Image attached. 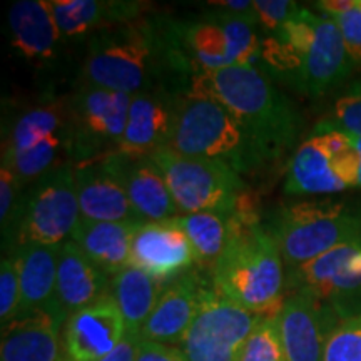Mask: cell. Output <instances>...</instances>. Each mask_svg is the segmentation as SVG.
<instances>
[{
    "label": "cell",
    "instance_id": "6da1fadb",
    "mask_svg": "<svg viewBox=\"0 0 361 361\" xmlns=\"http://www.w3.org/2000/svg\"><path fill=\"white\" fill-rule=\"evenodd\" d=\"M82 84L135 96L156 87L186 90L191 72L171 40L166 17L144 16L90 35Z\"/></svg>",
    "mask_w": 361,
    "mask_h": 361
},
{
    "label": "cell",
    "instance_id": "7a4b0ae2",
    "mask_svg": "<svg viewBox=\"0 0 361 361\" xmlns=\"http://www.w3.org/2000/svg\"><path fill=\"white\" fill-rule=\"evenodd\" d=\"M258 209L252 194L246 191L238 197L229 216L228 243L211 271V281L219 295L241 308L274 316L286 300V266Z\"/></svg>",
    "mask_w": 361,
    "mask_h": 361
},
{
    "label": "cell",
    "instance_id": "3957f363",
    "mask_svg": "<svg viewBox=\"0 0 361 361\" xmlns=\"http://www.w3.org/2000/svg\"><path fill=\"white\" fill-rule=\"evenodd\" d=\"M184 92L223 104L250 134L266 164L291 151L301 134L303 119L295 104L256 66L194 74Z\"/></svg>",
    "mask_w": 361,
    "mask_h": 361
},
{
    "label": "cell",
    "instance_id": "277c9868",
    "mask_svg": "<svg viewBox=\"0 0 361 361\" xmlns=\"http://www.w3.org/2000/svg\"><path fill=\"white\" fill-rule=\"evenodd\" d=\"M259 62L269 78L314 99L341 85L355 71L336 22L306 7L274 35H263Z\"/></svg>",
    "mask_w": 361,
    "mask_h": 361
},
{
    "label": "cell",
    "instance_id": "5b68a950",
    "mask_svg": "<svg viewBox=\"0 0 361 361\" xmlns=\"http://www.w3.org/2000/svg\"><path fill=\"white\" fill-rule=\"evenodd\" d=\"M286 269L361 238L360 201H300L283 204L264 224Z\"/></svg>",
    "mask_w": 361,
    "mask_h": 361
},
{
    "label": "cell",
    "instance_id": "8992f818",
    "mask_svg": "<svg viewBox=\"0 0 361 361\" xmlns=\"http://www.w3.org/2000/svg\"><path fill=\"white\" fill-rule=\"evenodd\" d=\"M166 147L184 156L224 162L238 174H251L266 166L250 134L223 104L186 92L179 96Z\"/></svg>",
    "mask_w": 361,
    "mask_h": 361
},
{
    "label": "cell",
    "instance_id": "52a82bcc",
    "mask_svg": "<svg viewBox=\"0 0 361 361\" xmlns=\"http://www.w3.org/2000/svg\"><path fill=\"white\" fill-rule=\"evenodd\" d=\"M166 25L191 78L233 66H256L259 61L263 35L258 20L209 7L194 19L166 17Z\"/></svg>",
    "mask_w": 361,
    "mask_h": 361
},
{
    "label": "cell",
    "instance_id": "ba28073f",
    "mask_svg": "<svg viewBox=\"0 0 361 361\" xmlns=\"http://www.w3.org/2000/svg\"><path fill=\"white\" fill-rule=\"evenodd\" d=\"M80 221L74 164H62L30 184L22 196L19 216L8 250L69 241Z\"/></svg>",
    "mask_w": 361,
    "mask_h": 361
},
{
    "label": "cell",
    "instance_id": "9c48e42d",
    "mask_svg": "<svg viewBox=\"0 0 361 361\" xmlns=\"http://www.w3.org/2000/svg\"><path fill=\"white\" fill-rule=\"evenodd\" d=\"M168 184L179 214L218 213L231 216L245 180L228 164L184 156L169 147L149 154Z\"/></svg>",
    "mask_w": 361,
    "mask_h": 361
},
{
    "label": "cell",
    "instance_id": "30bf717a",
    "mask_svg": "<svg viewBox=\"0 0 361 361\" xmlns=\"http://www.w3.org/2000/svg\"><path fill=\"white\" fill-rule=\"evenodd\" d=\"M361 157L348 134L313 130L288 162L284 192L290 196L336 194L358 188Z\"/></svg>",
    "mask_w": 361,
    "mask_h": 361
},
{
    "label": "cell",
    "instance_id": "8fae6325",
    "mask_svg": "<svg viewBox=\"0 0 361 361\" xmlns=\"http://www.w3.org/2000/svg\"><path fill=\"white\" fill-rule=\"evenodd\" d=\"M133 96L82 84L69 97L72 164H89L119 151Z\"/></svg>",
    "mask_w": 361,
    "mask_h": 361
},
{
    "label": "cell",
    "instance_id": "7c38bea8",
    "mask_svg": "<svg viewBox=\"0 0 361 361\" xmlns=\"http://www.w3.org/2000/svg\"><path fill=\"white\" fill-rule=\"evenodd\" d=\"M261 319L209 286L179 350L188 361H239Z\"/></svg>",
    "mask_w": 361,
    "mask_h": 361
},
{
    "label": "cell",
    "instance_id": "4fadbf2b",
    "mask_svg": "<svg viewBox=\"0 0 361 361\" xmlns=\"http://www.w3.org/2000/svg\"><path fill=\"white\" fill-rule=\"evenodd\" d=\"M286 291L313 296L340 322L361 314V238L288 269Z\"/></svg>",
    "mask_w": 361,
    "mask_h": 361
},
{
    "label": "cell",
    "instance_id": "5bb4252c",
    "mask_svg": "<svg viewBox=\"0 0 361 361\" xmlns=\"http://www.w3.org/2000/svg\"><path fill=\"white\" fill-rule=\"evenodd\" d=\"M340 318L306 293H291L278 311L286 361H323L328 338Z\"/></svg>",
    "mask_w": 361,
    "mask_h": 361
},
{
    "label": "cell",
    "instance_id": "9a60e30c",
    "mask_svg": "<svg viewBox=\"0 0 361 361\" xmlns=\"http://www.w3.org/2000/svg\"><path fill=\"white\" fill-rule=\"evenodd\" d=\"M126 324L119 308L106 296L66 319L61 361H102L123 341Z\"/></svg>",
    "mask_w": 361,
    "mask_h": 361
},
{
    "label": "cell",
    "instance_id": "2e32d148",
    "mask_svg": "<svg viewBox=\"0 0 361 361\" xmlns=\"http://www.w3.org/2000/svg\"><path fill=\"white\" fill-rule=\"evenodd\" d=\"M204 269H191L171 281L157 301L141 331V340L178 346L183 343L189 326L196 318L202 296L213 286Z\"/></svg>",
    "mask_w": 361,
    "mask_h": 361
},
{
    "label": "cell",
    "instance_id": "e0dca14e",
    "mask_svg": "<svg viewBox=\"0 0 361 361\" xmlns=\"http://www.w3.org/2000/svg\"><path fill=\"white\" fill-rule=\"evenodd\" d=\"M101 161L146 223H161L179 216L168 184L151 157L114 152Z\"/></svg>",
    "mask_w": 361,
    "mask_h": 361
},
{
    "label": "cell",
    "instance_id": "ac0fdd59",
    "mask_svg": "<svg viewBox=\"0 0 361 361\" xmlns=\"http://www.w3.org/2000/svg\"><path fill=\"white\" fill-rule=\"evenodd\" d=\"M180 94L183 90L173 87H156L133 96L124 137L117 152L149 156L168 146Z\"/></svg>",
    "mask_w": 361,
    "mask_h": 361
},
{
    "label": "cell",
    "instance_id": "d6986e66",
    "mask_svg": "<svg viewBox=\"0 0 361 361\" xmlns=\"http://www.w3.org/2000/svg\"><path fill=\"white\" fill-rule=\"evenodd\" d=\"M130 266L164 283L197 266L194 247L186 234L173 221L144 223L135 231L130 247Z\"/></svg>",
    "mask_w": 361,
    "mask_h": 361
},
{
    "label": "cell",
    "instance_id": "ffe728a7",
    "mask_svg": "<svg viewBox=\"0 0 361 361\" xmlns=\"http://www.w3.org/2000/svg\"><path fill=\"white\" fill-rule=\"evenodd\" d=\"M112 276L90 261L72 239L61 247L57 264V306L66 316L99 303L111 295Z\"/></svg>",
    "mask_w": 361,
    "mask_h": 361
},
{
    "label": "cell",
    "instance_id": "44dd1931",
    "mask_svg": "<svg viewBox=\"0 0 361 361\" xmlns=\"http://www.w3.org/2000/svg\"><path fill=\"white\" fill-rule=\"evenodd\" d=\"M64 324L61 310L17 318L2 328L0 361H61Z\"/></svg>",
    "mask_w": 361,
    "mask_h": 361
},
{
    "label": "cell",
    "instance_id": "7402d4cb",
    "mask_svg": "<svg viewBox=\"0 0 361 361\" xmlns=\"http://www.w3.org/2000/svg\"><path fill=\"white\" fill-rule=\"evenodd\" d=\"M74 176L82 219L107 223H146L102 161L74 166Z\"/></svg>",
    "mask_w": 361,
    "mask_h": 361
},
{
    "label": "cell",
    "instance_id": "603a6c76",
    "mask_svg": "<svg viewBox=\"0 0 361 361\" xmlns=\"http://www.w3.org/2000/svg\"><path fill=\"white\" fill-rule=\"evenodd\" d=\"M152 6L142 0H52L62 39L94 35L146 16Z\"/></svg>",
    "mask_w": 361,
    "mask_h": 361
},
{
    "label": "cell",
    "instance_id": "cb8c5ba5",
    "mask_svg": "<svg viewBox=\"0 0 361 361\" xmlns=\"http://www.w3.org/2000/svg\"><path fill=\"white\" fill-rule=\"evenodd\" d=\"M11 44L30 62H47L54 57L62 35L54 17L52 2L17 0L8 11Z\"/></svg>",
    "mask_w": 361,
    "mask_h": 361
},
{
    "label": "cell",
    "instance_id": "d4e9b609",
    "mask_svg": "<svg viewBox=\"0 0 361 361\" xmlns=\"http://www.w3.org/2000/svg\"><path fill=\"white\" fill-rule=\"evenodd\" d=\"M61 247L62 245H30L12 251L17 258V264H19L22 291L17 318L37 313V311L59 310L57 264Z\"/></svg>",
    "mask_w": 361,
    "mask_h": 361
},
{
    "label": "cell",
    "instance_id": "484cf974",
    "mask_svg": "<svg viewBox=\"0 0 361 361\" xmlns=\"http://www.w3.org/2000/svg\"><path fill=\"white\" fill-rule=\"evenodd\" d=\"M142 224L107 223L80 218L71 239L109 276L130 266V247Z\"/></svg>",
    "mask_w": 361,
    "mask_h": 361
},
{
    "label": "cell",
    "instance_id": "4316f807",
    "mask_svg": "<svg viewBox=\"0 0 361 361\" xmlns=\"http://www.w3.org/2000/svg\"><path fill=\"white\" fill-rule=\"evenodd\" d=\"M71 129L69 97L47 99L17 117L2 146V161L13 159Z\"/></svg>",
    "mask_w": 361,
    "mask_h": 361
},
{
    "label": "cell",
    "instance_id": "83f0119b",
    "mask_svg": "<svg viewBox=\"0 0 361 361\" xmlns=\"http://www.w3.org/2000/svg\"><path fill=\"white\" fill-rule=\"evenodd\" d=\"M168 284L135 266H128L112 276L111 296L123 314L126 331L141 335Z\"/></svg>",
    "mask_w": 361,
    "mask_h": 361
},
{
    "label": "cell",
    "instance_id": "f1b7e54d",
    "mask_svg": "<svg viewBox=\"0 0 361 361\" xmlns=\"http://www.w3.org/2000/svg\"><path fill=\"white\" fill-rule=\"evenodd\" d=\"M186 234L197 258V268L213 271L229 236V216L218 213L179 214L171 219Z\"/></svg>",
    "mask_w": 361,
    "mask_h": 361
},
{
    "label": "cell",
    "instance_id": "f546056e",
    "mask_svg": "<svg viewBox=\"0 0 361 361\" xmlns=\"http://www.w3.org/2000/svg\"><path fill=\"white\" fill-rule=\"evenodd\" d=\"M314 7L336 22L355 69H361V0H323Z\"/></svg>",
    "mask_w": 361,
    "mask_h": 361
},
{
    "label": "cell",
    "instance_id": "4dcf8cb0",
    "mask_svg": "<svg viewBox=\"0 0 361 361\" xmlns=\"http://www.w3.org/2000/svg\"><path fill=\"white\" fill-rule=\"evenodd\" d=\"M314 130H340L361 137V79L335 99L331 111L316 124Z\"/></svg>",
    "mask_w": 361,
    "mask_h": 361
},
{
    "label": "cell",
    "instance_id": "1f68e13d",
    "mask_svg": "<svg viewBox=\"0 0 361 361\" xmlns=\"http://www.w3.org/2000/svg\"><path fill=\"white\" fill-rule=\"evenodd\" d=\"M239 361H286L279 336L278 314L263 316L246 341Z\"/></svg>",
    "mask_w": 361,
    "mask_h": 361
},
{
    "label": "cell",
    "instance_id": "d6a6232c",
    "mask_svg": "<svg viewBox=\"0 0 361 361\" xmlns=\"http://www.w3.org/2000/svg\"><path fill=\"white\" fill-rule=\"evenodd\" d=\"M323 361H361V314L336 324L328 338Z\"/></svg>",
    "mask_w": 361,
    "mask_h": 361
},
{
    "label": "cell",
    "instance_id": "836d02e7",
    "mask_svg": "<svg viewBox=\"0 0 361 361\" xmlns=\"http://www.w3.org/2000/svg\"><path fill=\"white\" fill-rule=\"evenodd\" d=\"M20 274L13 252L4 256L0 263V323L2 328L16 322L20 308Z\"/></svg>",
    "mask_w": 361,
    "mask_h": 361
},
{
    "label": "cell",
    "instance_id": "e575fe53",
    "mask_svg": "<svg viewBox=\"0 0 361 361\" xmlns=\"http://www.w3.org/2000/svg\"><path fill=\"white\" fill-rule=\"evenodd\" d=\"M22 184L17 176L7 166L0 169V226H2L4 247L11 245V239L16 229L17 216L22 204Z\"/></svg>",
    "mask_w": 361,
    "mask_h": 361
},
{
    "label": "cell",
    "instance_id": "d590c367",
    "mask_svg": "<svg viewBox=\"0 0 361 361\" xmlns=\"http://www.w3.org/2000/svg\"><path fill=\"white\" fill-rule=\"evenodd\" d=\"M252 6H255L263 35L276 34L301 8L296 2H290V0H255Z\"/></svg>",
    "mask_w": 361,
    "mask_h": 361
},
{
    "label": "cell",
    "instance_id": "8d00e7d4",
    "mask_svg": "<svg viewBox=\"0 0 361 361\" xmlns=\"http://www.w3.org/2000/svg\"><path fill=\"white\" fill-rule=\"evenodd\" d=\"M135 361H188L178 346L161 345V343L141 340Z\"/></svg>",
    "mask_w": 361,
    "mask_h": 361
},
{
    "label": "cell",
    "instance_id": "74e56055",
    "mask_svg": "<svg viewBox=\"0 0 361 361\" xmlns=\"http://www.w3.org/2000/svg\"><path fill=\"white\" fill-rule=\"evenodd\" d=\"M207 7L219 8V11L231 13L236 17H245V19L258 20V16L255 12V6L251 0H209Z\"/></svg>",
    "mask_w": 361,
    "mask_h": 361
},
{
    "label": "cell",
    "instance_id": "f35d334b",
    "mask_svg": "<svg viewBox=\"0 0 361 361\" xmlns=\"http://www.w3.org/2000/svg\"><path fill=\"white\" fill-rule=\"evenodd\" d=\"M139 343H141V335H134V333L126 331L123 341L102 361H135L137 360Z\"/></svg>",
    "mask_w": 361,
    "mask_h": 361
},
{
    "label": "cell",
    "instance_id": "ab89813d",
    "mask_svg": "<svg viewBox=\"0 0 361 361\" xmlns=\"http://www.w3.org/2000/svg\"><path fill=\"white\" fill-rule=\"evenodd\" d=\"M348 135H350V134H348ZM350 137H351V141H353L355 147L358 149L360 157H361V137H356V135H350ZM358 188H361V171H360V183H358Z\"/></svg>",
    "mask_w": 361,
    "mask_h": 361
}]
</instances>
